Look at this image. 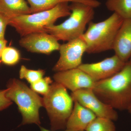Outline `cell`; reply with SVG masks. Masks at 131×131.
I'll use <instances>...</instances> for the list:
<instances>
[{"mask_svg":"<svg viewBox=\"0 0 131 131\" xmlns=\"http://www.w3.org/2000/svg\"><path fill=\"white\" fill-rule=\"evenodd\" d=\"M73 101L77 102L93 113L96 117L106 118L116 121L118 113L114 108L103 102L96 96L93 89H86L72 92Z\"/></svg>","mask_w":131,"mask_h":131,"instance_id":"obj_8","label":"cell"},{"mask_svg":"<svg viewBox=\"0 0 131 131\" xmlns=\"http://www.w3.org/2000/svg\"><path fill=\"white\" fill-rule=\"evenodd\" d=\"M69 3H62L49 10L9 19L8 25L21 37L32 33L46 32L45 27L54 25L58 19L70 15Z\"/></svg>","mask_w":131,"mask_h":131,"instance_id":"obj_5","label":"cell"},{"mask_svg":"<svg viewBox=\"0 0 131 131\" xmlns=\"http://www.w3.org/2000/svg\"><path fill=\"white\" fill-rule=\"evenodd\" d=\"M19 44L27 51L49 55L59 50L61 44L52 35L46 32H35L21 37Z\"/></svg>","mask_w":131,"mask_h":131,"instance_id":"obj_10","label":"cell"},{"mask_svg":"<svg viewBox=\"0 0 131 131\" xmlns=\"http://www.w3.org/2000/svg\"><path fill=\"white\" fill-rule=\"evenodd\" d=\"M39 127H40V130L41 131H51L49 130H47V129H45L44 127H42L39 126ZM64 131H74L73 130H69V129H66V130H65Z\"/></svg>","mask_w":131,"mask_h":131,"instance_id":"obj_24","label":"cell"},{"mask_svg":"<svg viewBox=\"0 0 131 131\" xmlns=\"http://www.w3.org/2000/svg\"><path fill=\"white\" fill-rule=\"evenodd\" d=\"M7 89L0 90V111L7 108L12 104V101L6 96Z\"/></svg>","mask_w":131,"mask_h":131,"instance_id":"obj_21","label":"cell"},{"mask_svg":"<svg viewBox=\"0 0 131 131\" xmlns=\"http://www.w3.org/2000/svg\"><path fill=\"white\" fill-rule=\"evenodd\" d=\"M85 131H116V129L112 120L96 117L89 125Z\"/></svg>","mask_w":131,"mask_h":131,"instance_id":"obj_17","label":"cell"},{"mask_svg":"<svg viewBox=\"0 0 131 131\" xmlns=\"http://www.w3.org/2000/svg\"><path fill=\"white\" fill-rule=\"evenodd\" d=\"M96 117L90 110L74 101V107L67 122L66 129L74 131H85Z\"/></svg>","mask_w":131,"mask_h":131,"instance_id":"obj_13","label":"cell"},{"mask_svg":"<svg viewBox=\"0 0 131 131\" xmlns=\"http://www.w3.org/2000/svg\"><path fill=\"white\" fill-rule=\"evenodd\" d=\"M67 89L62 84L54 82L43 98V107L49 115L52 131L66 129L73 111L74 101Z\"/></svg>","mask_w":131,"mask_h":131,"instance_id":"obj_6","label":"cell"},{"mask_svg":"<svg viewBox=\"0 0 131 131\" xmlns=\"http://www.w3.org/2000/svg\"><path fill=\"white\" fill-rule=\"evenodd\" d=\"M130 60V61H131V58L130 59V60Z\"/></svg>","mask_w":131,"mask_h":131,"instance_id":"obj_26","label":"cell"},{"mask_svg":"<svg viewBox=\"0 0 131 131\" xmlns=\"http://www.w3.org/2000/svg\"><path fill=\"white\" fill-rule=\"evenodd\" d=\"M126 63L115 54L98 62L82 63L78 68L97 82L106 80L117 74Z\"/></svg>","mask_w":131,"mask_h":131,"instance_id":"obj_9","label":"cell"},{"mask_svg":"<svg viewBox=\"0 0 131 131\" xmlns=\"http://www.w3.org/2000/svg\"><path fill=\"white\" fill-rule=\"evenodd\" d=\"M7 43V40H6L5 38L3 39H0V65H1V58L3 51L4 48L6 46Z\"/></svg>","mask_w":131,"mask_h":131,"instance_id":"obj_23","label":"cell"},{"mask_svg":"<svg viewBox=\"0 0 131 131\" xmlns=\"http://www.w3.org/2000/svg\"></svg>","mask_w":131,"mask_h":131,"instance_id":"obj_27","label":"cell"},{"mask_svg":"<svg viewBox=\"0 0 131 131\" xmlns=\"http://www.w3.org/2000/svg\"><path fill=\"white\" fill-rule=\"evenodd\" d=\"M9 19L0 14V39H5L7 26L9 24Z\"/></svg>","mask_w":131,"mask_h":131,"instance_id":"obj_22","label":"cell"},{"mask_svg":"<svg viewBox=\"0 0 131 131\" xmlns=\"http://www.w3.org/2000/svg\"><path fill=\"white\" fill-rule=\"evenodd\" d=\"M124 20L113 13L103 21L90 22L80 37L86 45V52L96 54L113 50L115 39Z\"/></svg>","mask_w":131,"mask_h":131,"instance_id":"obj_3","label":"cell"},{"mask_svg":"<svg viewBox=\"0 0 131 131\" xmlns=\"http://www.w3.org/2000/svg\"><path fill=\"white\" fill-rule=\"evenodd\" d=\"M52 83L50 77H46L31 84V89L36 93L45 95L49 92Z\"/></svg>","mask_w":131,"mask_h":131,"instance_id":"obj_20","label":"cell"},{"mask_svg":"<svg viewBox=\"0 0 131 131\" xmlns=\"http://www.w3.org/2000/svg\"><path fill=\"white\" fill-rule=\"evenodd\" d=\"M53 78L55 82L72 92L86 89H93L96 82L78 68L57 72Z\"/></svg>","mask_w":131,"mask_h":131,"instance_id":"obj_11","label":"cell"},{"mask_svg":"<svg viewBox=\"0 0 131 131\" xmlns=\"http://www.w3.org/2000/svg\"><path fill=\"white\" fill-rule=\"evenodd\" d=\"M126 110L128 111V112L130 114L131 116V101L130 103H129L128 107L127 108Z\"/></svg>","mask_w":131,"mask_h":131,"instance_id":"obj_25","label":"cell"},{"mask_svg":"<svg viewBox=\"0 0 131 131\" xmlns=\"http://www.w3.org/2000/svg\"><path fill=\"white\" fill-rule=\"evenodd\" d=\"M30 8L31 13L33 14L51 9L63 2H78L89 5L94 8L100 7V2L97 0H27Z\"/></svg>","mask_w":131,"mask_h":131,"instance_id":"obj_15","label":"cell"},{"mask_svg":"<svg viewBox=\"0 0 131 131\" xmlns=\"http://www.w3.org/2000/svg\"><path fill=\"white\" fill-rule=\"evenodd\" d=\"M92 89L100 100L115 110H126L131 101V61L112 77L96 82Z\"/></svg>","mask_w":131,"mask_h":131,"instance_id":"obj_1","label":"cell"},{"mask_svg":"<svg viewBox=\"0 0 131 131\" xmlns=\"http://www.w3.org/2000/svg\"><path fill=\"white\" fill-rule=\"evenodd\" d=\"M6 96L14 102L22 115L21 125L34 124L39 126V109L43 106V98L25 83L14 78L8 82Z\"/></svg>","mask_w":131,"mask_h":131,"instance_id":"obj_4","label":"cell"},{"mask_svg":"<svg viewBox=\"0 0 131 131\" xmlns=\"http://www.w3.org/2000/svg\"><path fill=\"white\" fill-rule=\"evenodd\" d=\"M107 9L124 19H131V0H107Z\"/></svg>","mask_w":131,"mask_h":131,"instance_id":"obj_16","label":"cell"},{"mask_svg":"<svg viewBox=\"0 0 131 131\" xmlns=\"http://www.w3.org/2000/svg\"><path fill=\"white\" fill-rule=\"evenodd\" d=\"M20 57L18 49L12 46H6L3 51L1 60L6 65L14 66L19 62Z\"/></svg>","mask_w":131,"mask_h":131,"instance_id":"obj_18","label":"cell"},{"mask_svg":"<svg viewBox=\"0 0 131 131\" xmlns=\"http://www.w3.org/2000/svg\"><path fill=\"white\" fill-rule=\"evenodd\" d=\"M86 50V45L80 37L61 45L60 57L52 70L58 72L78 68L83 63V56Z\"/></svg>","mask_w":131,"mask_h":131,"instance_id":"obj_7","label":"cell"},{"mask_svg":"<svg viewBox=\"0 0 131 131\" xmlns=\"http://www.w3.org/2000/svg\"><path fill=\"white\" fill-rule=\"evenodd\" d=\"M71 14L69 17L58 25L45 27L46 32L58 40L68 41L81 37L88 25L94 19V8L84 3L71 2L69 5Z\"/></svg>","mask_w":131,"mask_h":131,"instance_id":"obj_2","label":"cell"},{"mask_svg":"<svg viewBox=\"0 0 131 131\" xmlns=\"http://www.w3.org/2000/svg\"><path fill=\"white\" fill-rule=\"evenodd\" d=\"M0 14L10 19L31 13L25 0H0Z\"/></svg>","mask_w":131,"mask_h":131,"instance_id":"obj_14","label":"cell"},{"mask_svg":"<svg viewBox=\"0 0 131 131\" xmlns=\"http://www.w3.org/2000/svg\"><path fill=\"white\" fill-rule=\"evenodd\" d=\"M45 71L43 70H33L26 68L24 65L21 66L19 70V78L25 79L30 84L34 83L43 77Z\"/></svg>","mask_w":131,"mask_h":131,"instance_id":"obj_19","label":"cell"},{"mask_svg":"<svg viewBox=\"0 0 131 131\" xmlns=\"http://www.w3.org/2000/svg\"><path fill=\"white\" fill-rule=\"evenodd\" d=\"M115 54L126 62L131 58V19H124L115 39Z\"/></svg>","mask_w":131,"mask_h":131,"instance_id":"obj_12","label":"cell"}]
</instances>
